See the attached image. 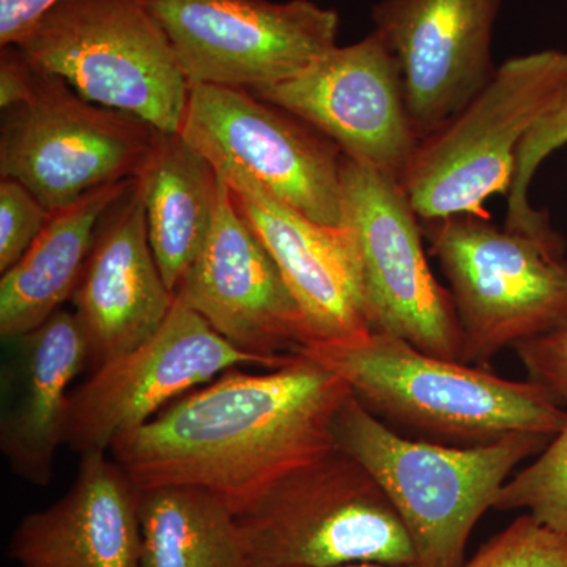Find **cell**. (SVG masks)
Here are the masks:
<instances>
[{"instance_id": "5b68a950", "label": "cell", "mask_w": 567, "mask_h": 567, "mask_svg": "<svg viewBox=\"0 0 567 567\" xmlns=\"http://www.w3.org/2000/svg\"><path fill=\"white\" fill-rule=\"evenodd\" d=\"M251 567H415L412 540L375 477L334 447L237 514Z\"/></svg>"}, {"instance_id": "484cf974", "label": "cell", "mask_w": 567, "mask_h": 567, "mask_svg": "<svg viewBox=\"0 0 567 567\" xmlns=\"http://www.w3.org/2000/svg\"><path fill=\"white\" fill-rule=\"evenodd\" d=\"M51 215L22 183L13 178L0 181V274L24 256Z\"/></svg>"}, {"instance_id": "603a6c76", "label": "cell", "mask_w": 567, "mask_h": 567, "mask_svg": "<svg viewBox=\"0 0 567 567\" xmlns=\"http://www.w3.org/2000/svg\"><path fill=\"white\" fill-rule=\"evenodd\" d=\"M567 144V81L535 125L525 134L518 145L514 163L513 181L507 192V215L505 229L528 235L544 244L566 251L565 238L551 227L547 213L536 210L529 204V185L540 164L551 153Z\"/></svg>"}, {"instance_id": "7a4b0ae2", "label": "cell", "mask_w": 567, "mask_h": 567, "mask_svg": "<svg viewBox=\"0 0 567 567\" xmlns=\"http://www.w3.org/2000/svg\"><path fill=\"white\" fill-rule=\"evenodd\" d=\"M298 353L341 377L380 420L450 445H486L511 434L551 439L567 420L565 406L533 380L503 379L390 334L316 342Z\"/></svg>"}, {"instance_id": "277c9868", "label": "cell", "mask_w": 567, "mask_h": 567, "mask_svg": "<svg viewBox=\"0 0 567 567\" xmlns=\"http://www.w3.org/2000/svg\"><path fill=\"white\" fill-rule=\"evenodd\" d=\"M17 47L87 102L181 134L192 85L142 0H61Z\"/></svg>"}, {"instance_id": "8992f818", "label": "cell", "mask_w": 567, "mask_h": 567, "mask_svg": "<svg viewBox=\"0 0 567 567\" xmlns=\"http://www.w3.org/2000/svg\"><path fill=\"white\" fill-rule=\"evenodd\" d=\"M567 81V51L543 50L507 59L475 99L417 145L401 178L424 223L473 215L509 192L518 145Z\"/></svg>"}, {"instance_id": "4316f807", "label": "cell", "mask_w": 567, "mask_h": 567, "mask_svg": "<svg viewBox=\"0 0 567 567\" xmlns=\"http://www.w3.org/2000/svg\"><path fill=\"white\" fill-rule=\"evenodd\" d=\"M528 379L546 388L567 410V323L558 330L516 346Z\"/></svg>"}, {"instance_id": "30bf717a", "label": "cell", "mask_w": 567, "mask_h": 567, "mask_svg": "<svg viewBox=\"0 0 567 567\" xmlns=\"http://www.w3.org/2000/svg\"><path fill=\"white\" fill-rule=\"evenodd\" d=\"M162 24L189 85L254 92L338 47L341 18L316 0H142Z\"/></svg>"}, {"instance_id": "2e32d148", "label": "cell", "mask_w": 567, "mask_h": 567, "mask_svg": "<svg viewBox=\"0 0 567 567\" xmlns=\"http://www.w3.org/2000/svg\"><path fill=\"white\" fill-rule=\"evenodd\" d=\"M216 169L246 223L278 265L308 322L312 344L353 341L371 333L349 226L312 221L234 164Z\"/></svg>"}, {"instance_id": "9c48e42d", "label": "cell", "mask_w": 567, "mask_h": 567, "mask_svg": "<svg viewBox=\"0 0 567 567\" xmlns=\"http://www.w3.org/2000/svg\"><path fill=\"white\" fill-rule=\"evenodd\" d=\"M341 185L371 331L461 361L453 295L429 267L421 219L401 182L344 155Z\"/></svg>"}, {"instance_id": "d4e9b609", "label": "cell", "mask_w": 567, "mask_h": 567, "mask_svg": "<svg viewBox=\"0 0 567 567\" xmlns=\"http://www.w3.org/2000/svg\"><path fill=\"white\" fill-rule=\"evenodd\" d=\"M462 567H567V535L524 514Z\"/></svg>"}, {"instance_id": "cb8c5ba5", "label": "cell", "mask_w": 567, "mask_h": 567, "mask_svg": "<svg viewBox=\"0 0 567 567\" xmlns=\"http://www.w3.org/2000/svg\"><path fill=\"white\" fill-rule=\"evenodd\" d=\"M496 511H525L540 525L567 535V420L546 447L496 496Z\"/></svg>"}, {"instance_id": "52a82bcc", "label": "cell", "mask_w": 567, "mask_h": 567, "mask_svg": "<svg viewBox=\"0 0 567 567\" xmlns=\"http://www.w3.org/2000/svg\"><path fill=\"white\" fill-rule=\"evenodd\" d=\"M429 251L450 282L461 361L486 368L502 352L567 323L563 249L462 215L424 223Z\"/></svg>"}, {"instance_id": "7c38bea8", "label": "cell", "mask_w": 567, "mask_h": 567, "mask_svg": "<svg viewBox=\"0 0 567 567\" xmlns=\"http://www.w3.org/2000/svg\"><path fill=\"white\" fill-rule=\"evenodd\" d=\"M244 365L278 369L235 349L175 298L173 311L155 336L100 365L71 393L65 445L81 456L107 453L122 432L147 423L182 395Z\"/></svg>"}, {"instance_id": "ac0fdd59", "label": "cell", "mask_w": 567, "mask_h": 567, "mask_svg": "<svg viewBox=\"0 0 567 567\" xmlns=\"http://www.w3.org/2000/svg\"><path fill=\"white\" fill-rule=\"evenodd\" d=\"M141 546V488L95 451L61 499L22 518L9 557L21 567H140Z\"/></svg>"}, {"instance_id": "ba28073f", "label": "cell", "mask_w": 567, "mask_h": 567, "mask_svg": "<svg viewBox=\"0 0 567 567\" xmlns=\"http://www.w3.org/2000/svg\"><path fill=\"white\" fill-rule=\"evenodd\" d=\"M37 71L31 96L2 111L0 177L22 183L50 212L137 178L166 133L87 102L62 78Z\"/></svg>"}, {"instance_id": "5bb4252c", "label": "cell", "mask_w": 567, "mask_h": 567, "mask_svg": "<svg viewBox=\"0 0 567 567\" xmlns=\"http://www.w3.org/2000/svg\"><path fill=\"white\" fill-rule=\"evenodd\" d=\"M175 298L235 349L274 368L315 342L278 265L234 204L223 177L210 234Z\"/></svg>"}, {"instance_id": "d6986e66", "label": "cell", "mask_w": 567, "mask_h": 567, "mask_svg": "<svg viewBox=\"0 0 567 567\" xmlns=\"http://www.w3.org/2000/svg\"><path fill=\"white\" fill-rule=\"evenodd\" d=\"M14 341L13 391L0 417V451L14 475L48 486L65 443L71 383L89 365L87 341L76 315L62 309Z\"/></svg>"}, {"instance_id": "6da1fadb", "label": "cell", "mask_w": 567, "mask_h": 567, "mask_svg": "<svg viewBox=\"0 0 567 567\" xmlns=\"http://www.w3.org/2000/svg\"><path fill=\"white\" fill-rule=\"evenodd\" d=\"M350 394L303 353L264 374L229 369L115 436L111 457L141 491L205 488L240 514L334 450V416Z\"/></svg>"}, {"instance_id": "f1b7e54d", "label": "cell", "mask_w": 567, "mask_h": 567, "mask_svg": "<svg viewBox=\"0 0 567 567\" xmlns=\"http://www.w3.org/2000/svg\"><path fill=\"white\" fill-rule=\"evenodd\" d=\"M61 0H0V47L18 44Z\"/></svg>"}, {"instance_id": "7402d4cb", "label": "cell", "mask_w": 567, "mask_h": 567, "mask_svg": "<svg viewBox=\"0 0 567 567\" xmlns=\"http://www.w3.org/2000/svg\"><path fill=\"white\" fill-rule=\"evenodd\" d=\"M140 567H251L237 514L189 486L141 491Z\"/></svg>"}, {"instance_id": "4fadbf2b", "label": "cell", "mask_w": 567, "mask_h": 567, "mask_svg": "<svg viewBox=\"0 0 567 567\" xmlns=\"http://www.w3.org/2000/svg\"><path fill=\"white\" fill-rule=\"evenodd\" d=\"M252 93L315 126L349 158L399 182L421 142L401 69L375 31Z\"/></svg>"}, {"instance_id": "44dd1931", "label": "cell", "mask_w": 567, "mask_h": 567, "mask_svg": "<svg viewBox=\"0 0 567 567\" xmlns=\"http://www.w3.org/2000/svg\"><path fill=\"white\" fill-rule=\"evenodd\" d=\"M136 183L156 264L177 293L210 234L221 175L181 134H163Z\"/></svg>"}, {"instance_id": "8fae6325", "label": "cell", "mask_w": 567, "mask_h": 567, "mask_svg": "<svg viewBox=\"0 0 567 567\" xmlns=\"http://www.w3.org/2000/svg\"><path fill=\"white\" fill-rule=\"evenodd\" d=\"M181 136L213 166L234 164L312 221L344 227V153L297 115L246 89L193 85Z\"/></svg>"}, {"instance_id": "83f0119b", "label": "cell", "mask_w": 567, "mask_h": 567, "mask_svg": "<svg viewBox=\"0 0 567 567\" xmlns=\"http://www.w3.org/2000/svg\"><path fill=\"white\" fill-rule=\"evenodd\" d=\"M35 66L17 44L0 47V107L11 110L31 96L37 80Z\"/></svg>"}, {"instance_id": "3957f363", "label": "cell", "mask_w": 567, "mask_h": 567, "mask_svg": "<svg viewBox=\"0 0 567 567\" xmlns=\"http://www.w3.org/2000/svg\"><path fill=\"white\" fill-rule=\"evenodd\" d=\"M334 445L375 477L412 540L415 567H462L477 522L525 458L550 442L511 434L486 445L412 440L391 429L353 394L333 423Z\"/></svg>"}, {"instance_id": "ffe728a7", "label": "cell", "mask_w": 567, "mask_h": 567, "mask_svg": "<svg viewBox=\"0 0 567 567\" xmlns=\"http://www.w3.org/2000/svg\"><path fill=\"white\" fill-rule=\"evenodd\" d=\"M136 178L112 183L52 212L31 248L0 278V336L14 341L47 323L73 298L96 230Z\"/></svg>"}, {"instance_id": "f546056e", "label": "cell", "mask_w": 567, "mask_h": 567, "mask_svg": "<svg viewBox=\"0 0 567 567\" xmlns=\"http://www.w3.org/2000/svg\"><path fill=\"white\" fill-rule=\"evenodd\" d=\"M333 567H399V566L379 565V563H354V565H342V566H333Z\"/></svg>"}, {"instance_id": "e0dca14e", "label": "cell", "mask_w": 567, "mask_h": 567, "mask_svg": "<svg viewBox=\"0 0 567 567\" xmlns=\"http://www.w3.org/2000/svg\"><path fill=\"white\" fill-rule=\"evenodd\" d=\"M71 301L93 371L144 344L173 311L175 293L156 264L137 183L100 223Z\"/></svg>"}, {"instance_id": "9a60e30c", "label": "cell", "mask_w": 567, "mask_h": 567, "mask_svg": "<svg viewBox=\"0 0 567 567\" xmlns=\"http://www.w3.org/2000/svg\"><path fill=\"white\" fill-rule=\"evenodd\" d=\"M503 0H379L374 31L401 69L406 106L423 141L495 74L492 40Z\"/></svg>"}]
</instances>
